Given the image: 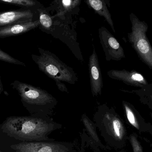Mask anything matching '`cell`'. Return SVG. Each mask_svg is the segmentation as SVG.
<instances>
[{"label":"cell","mask_w":152,"mask_h":152,"mask_svg":"<svg viewBox=\"0 0 152 152\" xmlns=\"http://www.w3.org/2000/svg\"><path fill=\"white\" fill-rule=\"evenodd\" d=\"M0 152H3V151H2V150H0Z\"/></svg>","instance_id":"23"},{"label":"cell","mask_w":152,"mask_h":152,"mask_svg":"<svg viewBox=\"0 0 152 152\" xmlns=\"http://www.w3.org/2000/svg\"><path fill=\"white\" fill-rule=\"evenodd\" d=\"M122 106L125 119L131 126L140 134L146 133L152 135V124L146 122L132 104L123 100Z\"/></svg>","instance_id":"9"},{"label":"cell","mask_w":152,"mask_h":152,"mask_svg":"<svg viewBox=\"0 0 152 152\" xmlns=\"http://www.w3.org/2000/svg\"><path fill=\"white\" fill-rule=\"evenodd\" d=\"M0 3L14 5L20 8L35 10L43 6L39 1L35 0H0Z\"/></svg>","instance_id":"17"},{"label":"cell","mask_w":152,"mask_h":152,"mask_svg":"<svg viewBox=\"0 0 152 152\" xmlns=\"http://www.w3.org/2000/svg\"><path fill=\"white\" fill-rule=\"evenodd\" d=\"M38 49L39 55L32 54V59L40 71L54 80L56 84L63 82L74 84L78 81L73 69L62 62L55 54L40 47Z\"/></svg>","instance_id":"4"},{"label":"cell","mask_w":152,"mask_h":152,"mask_svg":"<svg viewBox=\"0 0 152 152\" xmlns=\"http://www.w3.org/2000/svg\"><path fill=\"white\" fill-rule=\"evenodd\" d=\"M4 91H4L3 84H2V81H1V77L0 76V98H1V95L4 92Z\"/></svg>","instance_id":"22"},{"label":"cell","mask_w":152,"mask_h":152,"mask_svg":"<svg viewBox=\"0 0 152 152\" xmlns=\"http://www.w3.org/2000/svg\"><path fill=\"white\" fill-rule=\"evenodd\" d=\"M39 20L34 22L15 24L0 28V39L18 36L39 27Z\"/></svg>","instance_id":"12"},{"label":"cell","mask_w":152,"mask_h":152,"mask_svg":"<svg viewBox=\"0 0 152 152\" xmlns=\"http://www.w3.org/2000/svg\"><path fill=\"white\" fill-rule=\"evenodd\" d=\"M128 141L130 143L133 152H144L143 147L138 140V136L136 132L129 135Z\"/></svg>","instance_id":"19"},{"label":"cell","mask_w":152,"mask_h":152,"mask_svg":"<svg viewBox=\"0 0 152 152\" xmlns=\"http://www.w3.org/2000/svg\"><path fill=\"white\" fill-rule=\"evenodd\" d=\"M88 67L91 93L94 96L101 95L103 88V77L95 48L89 58Z\"/></svg>","instance_id":"11"},{"label":"cell","mask_w":152,"mask_h":152,"mask_svg":"<svg viewBox=\"0 0 152 152\" xmlns=\"http://www.w3.org/2000/svg\"><path fill=\"white\" fill-rule=\"evenodd\" d=\"M81 121L85 127L86 134L88 135L89 140L97 147L103 150H111L112 148L107 145H104L101 142L97 133L96 126L94 122L92 121L85 113L81 116Z\"/></svg>","instance_id":"13"},{"label":"cell","mask_w":152,"mask_h":152,"mask_svg":"<svg viewBox=\"0 0 152 152\" xmlns=\"http://www.w3.org/2000/svg\"><path fill=\"white\" fill-rule=\"evenodd\" d=\"M91 148L93 150V152H101V151H100V148L96 146H93L92 147H91ZM117 152H126V151L124 149H122V150H121Z\"/></svg>","instance_id":"21"},{"label":"cell","mask_w":152,"mask_h":152,"mask_svg":"<svg viewBox=\"0 0 152 152\" xmlns=\"http://www.w3.org/2000/svg\"><path fill=\"white\" fill-rule=\"evenodd\" d=\"M107 75L111 79L121 81L129 86L142 88L148 85L145 78L135 70H111L107 72Z\"/></svg>","instance_id":"10"},{"label":"cell","mask_w":152,"mask_h":152,"mask_svg":"<svg viewBox=\"0 0 152 152\" xmlns=\"http://www.w3.org/2000/svg\"><path fill=\"white\" fill-rule=\"evenodd\" d=\"M80 2V0H56L53 1L50 7L48 8L56 10V14L52 16L53 18H56L65 15L66 13L79 6Z\"/></svg>","instance_id":"16"},{"label":"cell","mask_w":152,"mask_h":152,"mask_svg":"<svg viewBox=\"0 0 152 152\" xmlns=\"http://www.w3.org/2000/svg\"><path fill=\"white\" fill-rule=\"evenodd\" d=\"M99 37L107 61H120L125 58L124 49L106 28L102 26L99 28Z\"/></svg>","instance_id":"7"},{"label":"cell","mask_w":152,"mask_h":152,"mask_svg":"<svg viewBox=\"0 0 152 152\" xmlns=\"http://www.w3.org/2000/svg\"><path fill=\"white\" fill-rule=\"evenodd\" d=\"M62 125L49 117L13 116L8 117L1 129L9 137L22 142H38L53 140L48 136Z\"/></svg>","instance_id":"1"},{"label":"cell","mask_w":152,"mask_h":152,"mask_svg":"<svg viewBox=\"0 0 152 152\" xmlns=\"http://www.w3.org/2000/svg\"><path fill=\"white\" fill-rule=\"evenodd\" d=\"M94 123L100 135L111 148L123 149L129 135L122 118L113 107L101 105L94 115Z\"/></svg>","instance_id":"2"},{"label":"cell","mask_w":152,"mask_h":152,"mask_svg":"<svg viewBox=\"0 0 152 152\" xmlns=\"http://www.w3.org/2000/svg\"><path fill=\"white\" fill-rule=\"evenodd\" d=\"M53 140L20 142L10 147L14 152H79L75 142Z\"/></svg>","instance_id":"6"},{"label":"cell","mask_w":152,"mask_h":152,"mask_svg":"<svg viewBox=\"0 0 152 152\" xmlns=\"http://www.w3.org/2000/svg\"><path fill=\"white\" fill-rule=\"evenodd\" d=\"M39 13V30L48 34H52L54 29V19L46 8L42 6L37 10Z\"/></svg>","instance_id":"15"},{"label":"cell","mask_w":152,"mask_h":152,"mask_svg":"<svg viewBox=\"0 0 152 152\" xmlns=\"http://www.w3.org/2000/svg\"><path fill=\"white\" fill-rule=\"evenodd\" d=\"M132 31L128 34V40L139 58L150 69L152 68V48L146 33L148 25L132 13L129 15Z\"/></svg>","instance_id":"5"},{"label":"cell","mask_w":152,"mask_h":152,"mask_svg":"<svg viewBox=\"0 0 152 152\" xmlns=\"http://www.w3.org/2000/svg\"><path fill=\"white\" fill-rule=\"evenodd\" d=\"M85 3L92 8L97 14L104 18L114 33H115L113 22L111 14L107 7L105 1L101 0H87Z\"/></svg>","instance_id":"14"},{"label":"cell","mask_w":152,"mask_h":152,"mask_svg":"<svg viewBox=\"0 0 152 152\" xmlns=\"http://www.w3.org/2000/svg\"><path fill=\"white\" fill-rule=\"evenodd\" d=\"M147 86L142 88V89L140 90L133 91L132 92H134L139 95L140 97V102L148 106L150 109H152V94H149L148 91H147L146 88Z\"/></svg>","instance_id":"18"},{"label":"cell","mask_w":152,"mask_h":152,"mask_svg":"<svg viewBox=\"0 0 152 152\" xmlns=\"http://www.w3.org/2000/svg\"><path fill=\"white\" fill-rule=\"evenodd\" d=\"M37 10L20 8L0 12V28L15 24L37 21L39 20Z\"/></svg>","instance_id":"8"},{"label":"cell","mask_w":152,"mask_h":152,"mask_svg":"<svg viewBox=\"0 0 152 152\" xmlns=\"http://www.w3.org/2000/svg\"><path fill=\"white\" fill-rule=\"evenodd\" d=\"M0 61L6 62L9 64L17 65H21L24 66H26V65L25 63L11 56L8 53L4 52L1 49H0Z\"/></svg>","instance_id":"20"},{"label":"cell","mask_w":152,"mask_h":152,"mask_svg":"<svg viewBox=\"0 0 152 152\" xmlns=\"http://www.w3.org/2000/svg\"><path fill=\"white\" fill-rule=\"evenodd\" d=\"M10 85L17 91L22 104L30 113L41 117H49L53 113L58 101L47 91L18 80Z\"/></svg>","instance_id":"3"}]
</instances>
